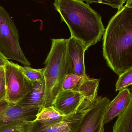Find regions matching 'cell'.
<instances>
[{
	"label": "cell",
	"instance_id": "5b68a950",
	"mask_svg": "<svg viewBox=\"0 0 132 132\" xmlns=\"http://www.w3.org/2000/svg\"><path fill=\"white\" fill-rule=\"evenodd\" d=\"M5 80V99L16 104L31 90L32 83L20 70L19 65L8 60L4 66Z\"/></svg>",
	"mask_w": 132,
	"mask_h": 132
},
{
	"label": "cell",
	"instance_id": "3957f363",
	"mask_svg": "<svg viewBox=\"0 0 132 132\" xmlns=\"http://www.w3.org/2000/svg\"><path fill=\"white\" fill-rule=\"evenodd\" d=\"M67 39H52L51 49L44 62V108L52 106L57 96L62 91L63 82L67 74Z\"/></svg>",
	"mask_w": 132,
	"mask_h": 132
},
{
	"label": "cell",
	"instance_id": "ffe728a7",
	"mask_svg": "<svg viewBox=\"0 0 132 132\" xmlns=\"http://www.w3.org/2000/svg\"><path fill=\"white\" fill-rule=\"evenodd\" d=\"M86 1L87 4H90L91 3H98L105 4L111 6L113 8H121L123 5L126 2L127 0H82Z\"/></svg>",
	"mask_w": 132,
	"mask_h": 132
},
{
	"label": "cell",
	"instance_id": "277c9868",
	"mask_svg": "<svg viewBox=\"0 0 132 132\" xmlns=\"http://www.w3.org/2000/svg\"><path fill=\"white\" fill-rule=\"evenodd\" d=\"M19 35L14 21L7 12L0 5V54L7 60L19 62L29 66L20 46Z\"/></svg>",
	"mask_w": 132,
	"mask_h": 132
},
{
	"label": "cell",
	"instance_id": "8fae6325",
	"mask_svg": "<svg viewBox=\"0 0 132 132\" xmlns=\"http://www.w3.org/2000/svg\"><path fill=\"white\" fill-rule=\"evenodd\" d=\"M132 102V95L128 88L121 90L115 98L110 102L104 118V124H107L124 111Z\"/></svg>",
	"mask_w": 132,
	"mask_h": 132
},
{
	"label": "cell",
	"instance_id": "d6986e66",
	"mask_svg": "<svg viewBox=\"0 0 132 132\" xmlns=\"http://www.w3.org/2000/svg\"><path fill=\"white\" fill-rule=\"evenodd\" d=\"M132 84V68L126 71L119 76L115 85L116 91L126 88Z\"/></svg>",
	"mask_w": 132,
	"mask_h": 132
},
{
	"label": "cell",
	"instance_id": "30bf717a",
	"mask_svg": "<svg viewBox=\"0 0 132 132\" xmlns=\"http://www.w3.org/2000/svg\"><path fill=\"white\" fill-rule=\"evenodd\" d=\"M41 109L39 107H24L12 103L6 110L4 118L0 121V127L16 121L33 122Z\"/></svg>",
	"mask_w": 132,
	"mask_h": 132
},
{
	"label": "cell",
	"instance_id": "ac0fdd59",
	"mask_svg": "<svg viewBox=\"0 0 132 132\" xmlns=\"http://www.w3.org/2000/svg\"><path fill=\"white\" fill-rule=\"evenodd\" d=\"M84 78L79 77L74 74H67L63 82L62 90H75Z\"/></svg>",
	"mask_w": 132,
	"mask_h": 132
},
{
	"label": "cell",
	"instance_id": "2e32d148",
	"mask_svg": "<svg viewBox=\"0 0 132 132\" xmlns=\"http://www.w3.org/2000/svg\"><path fill=\"white\" fill-rule=\"evenodd\" d=\"M32 123L24 121L9 122L0 127V132H29Z\"/></svg>",
	"mask_w": 132,
	"mask_h": 132
},
{
	"label": "cell",
	"instance_id": "5bb4252c",
	"mask_svg": "<svg viewBox=\"0 0 132 132\" xmlns=\"http://www.w3.org/2000/svg\"><path fill=\"white\" fill-rule=\"evenodd\" d=\"M66 116L61 114L51 106L40 110L35 120L44 125H50L60 122Z\"/></svg>",
	"mask_w": 132,
	"mask_h": 132
},
{
	"label": "cell",
	"instance_id": "603a6c76",
	"mask_svg": "<svg viewBox=\"0 0 132 132\" xmlns=\"http://www.w3.org/2000/svg\"><path fill=\"white\" fill-rule=\"evenodd\" d=\"M8 60L0 54V67H4Z\"/></svg>",
	"mask_w": 132,
	"mask_h": 132
},
{
	"label": "cell",
	"instance_id": "8992f818",
	"mask_svg": "<svg viewBox=\"0 0 132 132\" xmlns=\"http://www.w3.org/2000/svg\"><path fill=\"white\" fill-rule=\"evenodd\" d=\"M110 102L107 97H98L85 111L75 132H104V118Z\"/></svg>",
	"mask_w": 132,
	"mask_h": 132
},
{
	"label": "cell",
	"instance_id": "7402d4cb",
	"mask_svg": "<svg viewBox=\"0 0 132 132\" xmlns=\"http://www.w3.org/2000/svg\"><path fill=\"white\" fill-rule=\"evenodd\" d=\"M11 103L5 99L0 101V121L4 118L6 110Z\"/></svg>",
	"mask_w": 132,
	"mask_h": 132
},
{
	"label": "cell",
	"instance_id": "ba28073f",
	"mask_svg": "<svg viewBox=\"0 0 132 132\" xmlns=\"http://www.w3.org/2000/svg\"><path fill=\"white\" fill-rule=\"evenodd\" d=\"M90 105H81L76 112L66 116L60 122L50 125H44L35 120L29 132H75L81 117Z\"/></svg>",
	"mask_w": 132,
	"mask_h": 132
},
{
	"label": "cell",
	"instance_id": "cb8c5ba5",
	"mask_svg": "<svg viewBox=\"0 0 132 132\" xmlns=\"http://www.w3.org/2000/svg\"><path fill=\"white\" fill-rule=\"evenodd\" d=\"M127 1H128V0H127Z\"/></svg>",
	"mask_w": 132,
	"mask_h": 132
},
{
	"label": "cell",
	"instance_id": "44dd1931",
	"mask_svg": "<svg viewBox=\"0 0 132 132\" xmlns=\"http://www.w3.org/2000/svg\"><path fill=\"white\" fill-rule=\"evenodd\" d=\"M5 94L4 68V67H0V101L5 99Z\"/></svg>",
	"mask_w": 132,
	"mask_h": 132
},
{
	"label": "cell",
	"instance_id": "7a4b0ae2",
	"mask_svg": "<svg viewBox=\"0 0 132 132\" xmlns=\"http://www.w3.org/2000/svg\"><path fill=\"white\" fill-rule=\"evenodd\" d=\"M71 36L89 48L101 39L105 29L102 16L82 0H55L53 4Z\"/></svg>",
	"mask_w": 132,
	"mask_h": 132
},
{
	"label": "cell",
	"instance_id": "52a82bcc",
	"mask_svg": "<svg viewBox=\"0 0 132 132\" xmlns=\"http://www.w3.org/2000/svg\"><path fill=\"white\" fill-rule=\"evenodd\" d=\"M85 46L79 40L71 37L67 39L66 63L67 74L73 73L81 77H87L84 65Z\"/></svg>",
	"mask_w": 132,
	"mask_h": 132
},
{
	"label": "cell",
	"instance_id": "9c48e42d",
	"mask_svg": "<svg viewBox=\"0 0 132 132\" xmlns=\"http://www.w3.org/2000/svg\"><path fill=\"white\" fill-rule=\"evenodd\" d=\"M83 99V96L77 91L62 90L57 96L52 106L61 114L68 116L78 110Z\"/></svg>",
	"mask_w": 132,
	"mask_h": 132
},
{
	"label": "cell",
	"instance_id": "7c38bea8",
	"mask_svg": "<svg viewBox=\"0 0 132 132\" xmlns=\"http://www.w3.org/2000/svg\"><path fill=\"white\" fill-rule=\"evenodd\" d=\"M31 82L32 86L30 91L16 104L22 107H39L41 109L44 108L45 91L44 78L39 80Z\"/></svg>",
	"mask_w": 132,
	"mask_h": 132
},
{
	"label": "cell",
	"instance_id": "6da1fadb",
	"mask_svg": "<svg viewBox=\"0 0 132 132\" xmlns=\"http://www.w3.org/2000/svg\"><path fill=\"white\" fill-rule=\"evenodd\" d=\"M103 53L108 66L120 76L132 68V7L127 4L112 17L103 34Z\"/></svg>",
	"mask_w": 132,
	"mask_h": 132
},
{
	"label": "cell",
	"instance_id": "4fadbf2b",
	"mask_svg": "<svg viewBox=\"0 0 132 132\" xmlns=\"http://www.w3.org/2000/svg\"><path fill=\"white\" fill-rule=\"evenodd\" d=\"M100 79L85 77L74 90L80 92L83 98L82 103L90 104L98 98L97 91Z\"/></svg>",
	"mask_w": 132,
	"mask_h": 132
},
{
	"label": "cell",
	"instance_id": "9a60e30c",
	"mask_svg": "<svg viewBox=\"0 0 132 132\" xmlns=\"http://www.w3.org/2000/svg\"><path fill=\"white\" fill-rule=\"evenodd\" d=\"M113 132H132V102L118 116Z\"/></svg>",
	"mask_w": 132,
	"mask_h": 132
},
{
	"label": "cell",
	"instance_id": "e0dca14e",
	"mask_svg": "<svg viewBox=\"0 0 132 132\" xmlns=\"http://www.w3.org/2000/svg\"><path fill=\"white\" fill-rule=\"evenodd\" d=\"M20 70L26 78L30 81L39 80L44 78V68L34 69L29 66H21L19 65Z\"/></svg>",
	"mask_w": 132,
	"mask_h": 132
}]
</instances>
